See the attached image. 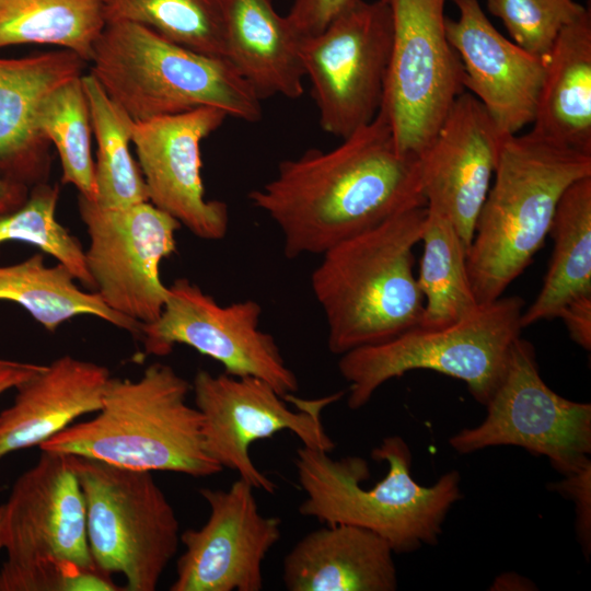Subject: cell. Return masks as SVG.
Returning a JSON list of instances; mask_svg holds the SVG:
<instances>
[{"label": "cell", "instance_id": "cell-1", "mask_svg": "<svg viewBox=\"0 0 591 591\" xmlns=\"http://www.w3.org/2000/svg\"><path fill=\"white\" fill-rule=\"evenodd\" d=\"M248 199L277 224L290 259L322 255L399 212L427 206L419 158L397 149L380 111L337 147L281 161L275 177Z\"/></svg>", "mask_w": 591, "mask_h": 591}, {"label": "cell", "instance_id": "cell-2", "mask_svg": "<svg viewBox=\"0 0 591 591\" xmlns=\"http://www.w3.org/2000/svg\"><path fill=\"white\" fill-rule=\"evenodd\" d=\"M427 206L399 212L322 254L311 288L334 355L390 340L420 325L424 296L414 274Z\"/></svg>", "mask_w": 591, "mask_h": 591}, {"label": "cell", "instance_id": "cell-3", "mask_svg": "<svg viewBox=\"0 0 591 591\" xmlns=\"http://www.w3.org/2000/svg\"><path fill=\"white\" fill-rule=\"evenodd\" d=\"M590 175L591 154L532 131L502 136L495 181L466 254L479 304L502 297L528 268L545 243L564 192Z\"/></svg>", "mask_w": 591, "mask_h": 591}, {"label": "cell", "instance_id": "cell-4", "mask_svg": "<svg viewBox=\"0 0 591 591\" xmlns=\"http://www.w3.org/2000/svg\"><path fill=\"white\" fill-rule=\"evenodd\" d=\"M387 464L386 476L371 488L367 461L360 456L334 460L328 452L302 445L297 450L298 483L305 494L299 506L303 517L318 522L349 524L383 537L394 554L434 545L451 507L461 498V476L453 470L431 486L412 475V451L399 436L385 437L371 452Z\"/></svg>", "mask_w": 591, "mask_h": 591}, {"label": "cell", "instance_id": "cell-5", "mask_svg": "<svg viewBox=\"0 0 591 591\" xmlns=\"http://www.w3.org/2000/svg\"><path fill=\"white\" fill-rule=\"evenodd\" d=\"M192 384L154 362L137 380L112 376L96 415L73 422L39 449L115 466L206 477L223 468L206 452L201 414L187 403Z\"/></svg>", "mask_w": 591, "mask_h": 591}, {"label": "cell", "instance_id": "cell-6", "mask_svg": "<svg viewBox=\"0 0 591 591\" xmlns=\"http://www.w3.org/2000/svg\"><path fill=\"white\" fill-rule=\"evenodd\" d=\"M91 73L135 123L215 107L255 123L262 100L224 57L173 43L131 22L106 23L94 44Z\"/></svg>", "mask_w": 591, "mask_h": 591}, {"label": "cell", "instance_id": "cell-7", "mask_svg": "<svg viewBox=\"0 0 591 591\" xmlns=\"http://www.w3.org/2000/svg\"><path fill=\"white\" fill-rule=\"evenodd\" d=\"M40 452L4 503L7 559L0 591H92L100 569L88 543L85 502L72 457Z\"/></svg>", "mask_w": 591, "mask_h": 591}, {"label": "cell", "instance_id": "cell-8", "mask_svg": "<svg viewBox=\"0 0 591 591\" xmlns=\"http://www.w3.org/2000/svg\"><path fill=\"white\" fill-rule=\"evenodd\" d=\"M523 309L522 298L500 297L448 326H418L340 355L338 370L349 383L348 407H363L381 385L413 370H432L459 379L478 403L486 405L520 337Z\"/></svg>", "mask_w": 591, "mask_h": 591}, {"label": "cell", "instance_id": "cell-9", "mask_svg": "<svg viewBox=\"0 0 591 591\" xmlns=\"http://www.w3.org/2000/svg\"><path fill=\"white\" fill-rule=\"evenodd\" d=\"M85 502L95 566L121 573L124 590L154 591L179 544L174 508L152 472L71 455Z\"/></svg>", "mask_w": 591, "mask_h": 591}, {"label": "cell", "instance_id": "cell-10", "mask_svg": "<svg viewBox=\"0 0 591 591\" xmlns=\"http://www.w3.org/2000/svg\"><path fill=\"white\" fill-rule=\"evenodd\" d=\"M393 36L382 112L397 149L420 158L464 92L461 59L445 33V0H383Z\"/></svg>", "mask_w": 591, "mask_h": 591}, {"label": "cell", "instance_id": "cell-11", "mask_svg": "<svg viewBox=\"0 0 591 591\" xmlns=\"http://www.w3.org/2000/svg\"><path fill=\"white\" fill-rule=\"evenodd\" d=\"M487 416L449 439L460 454L514 445L548 459L563 476L591 465V404L567 399L542 379L533 345L519 337Z\"/></svg>", "mask_w": 591, "mask_h": 591}, {"label": "cell", "instance_id": "cell-12", "mask_svg": "<svg viewBox=\"0 0 591 591\" xmlns=\"http://www.w3.org/2000/svg\"><path fill=\"white\" fill-rule=\"evenodd\" d=\"M393 36L383 0H357L321 33L302 37L301 59L322 130L344 139L380 111Z\"/></svg>", "mask_w": 591, "mask_h": 591}, {"label": "cell", "instance_id": "cell-13", "mask_svg": "<svg viewBox=\"0 0 591 591\" xmlns=\"http://www.w3.org/2000/svg\"><path fill=\"white\" fill-rule=\"evenodd\" d=\"M195 407L201 414V434L206 452L222 468L235 471L255 489L274 494L276 484L259 471L250 455V447L289 430L302 445L331 452L335 443L321 420L324 407L338 401L344 392L318 399L296 395L290 409L269 383L254 376L212 374L198 370L192 383Z\"/></svg>", "mask_w": 591, "mask_h": 591}, {"label": "cell", "instance_id": "cell-14", "mask_svg": "<svg viewBox=\"0 0 591 591\" xmlns=\"http://www.w3.org/2000/svg\"><path fill=\"white\" fill-rule=\"evenodd\" d=\"M260 304L252 299L228 305L187 278L169 286L159 317L141 324L146 355L166 356L177 344L207 356L234 376H254L269 383L282 397L294 395L299 381L269 334L259 328Z\"/></svg>", "mask_w": 591, "mask_h": 591}, {"label": "cell", "instance_id": "cell-15", "mask_svg": "<svg viewBox=\"0 0 591 591\" xmlns=\"http://www.w3.org/2000/svg\"><path fill=\"white\" fill-rule=\"evenodd\" d=\"M78 206L94 292L118 314L140 324L155 321L169 293L160 264L175 253L181 223L150 201L103 208L79 196Z\"/></svg>", "mask_w": 591, "mask_h": 591}, {"label": "cell", "instance_id": "cell-16", "mask_svg": "<svg viewBox=\"0 0 591 591\" xmlns=\"http://www.w3.org/2000/svg\"><path fill=\"white\" fill-rule=\"evenodd\" d=\"M255 488L239 478L228 489L200 488L210 513L181 533L184 553L171 591H260L263 564L281 537V520L260 513Z\"/></svg>", "mask_w": 591, "mask_h": 591}, {"label": "cell", "instance_id": "cell-17", "mask_svg": "<svg viewBox=\"0 0 591 591\" xmlns=\"http://www.w3.org/2000/svg\"><path fill=\"white\" fill-rule=\"evenodd\" d=\"M227 117L219 108L200 107L135 123L131 138L149 201L208 241L227 235L229 209L205 198L200 144Z\"/></svg>", "mask_w": 591, "mask_h": 591}, {"label": "cell", "instance_id": "cell-18", "mask_svg": "<svg viewBox=\"0 0 591 591\" xmlns=\"http://www.w3.org/2000/svg\"><path fill=\"white\" fill-rule=\"evenodd\" d=\"M502 136L483 104L463 92L419 158L427 206L451 220L467 251L491 186Z\"/></svg>", "mask_w": 591, "mask_h": 591}, {"label": "cell", "instance_id": "cell-19", "mask_svg": "<svg viewBox=\"0 0 591 591\" xmlns=\"http://www.w3.org/2000/svg\"><path fill=\"white\" fill-rule=\"evenodd\" d=\"M457 20L445 18L448 40L457 53L464 86L485 107L501 135L532 124L544 63L501 35L477 0H453Z\"/></svg>", "mask_w": 591, "mask_h": 591}, {"label": "cell", "instance_id": "cell-20", "mask_svg": "<svg viewBox=\"0 0 591 591\" xmlns=\"http://www.w3.org/2000/svg\"><path fill=\"white\" fill-rule=\"evenodd\" d=\"M86 61L68 49L0 58V177L28 186L47 182L50 142L36 117L43 100L81 77Z\"/></svg>", "mask_w": 591, "mask_h": 591}, {"label": "cell", "instance_id": "cell-21", "mask_svg": "<svg viewBox=\"0 0 591 591\" xmlns=\"http://www.w3.org/2000/svg\"><path fill=\"white\" fill-rule=\"evenodd\" d=\"M112 378L105 366L70 355L56 358L20 383L0 412V460L40 447L79 417L96 413Z\"/></svg>", "mask_w": 591, "mask_h": 591}, {"label": "cell", "instance_id": "cell-22", "mask_svg": "<svg viewBox=\"0 0 591 591\" xmlns=\"http://www.w3.org/2000/svg\"><path fill=\"white\" fill-rule=\"evenodd\" d=\"M390 544L349 524H325L305 534L283 559L289 591H394L397 571Z\"/></svg>", "mask_w": 591, "mask_h": 591}, {"label": "cell", "instance_id": "cell-23", "mask_svg": "<svg viewBox=\"0 0 591 591\" xmlns=\"http://www.w3.org/2000/svg\"><path fill=\"white\" fill-rule=\"evenodd\" d=\"M223 21L225 58L264 99H298L305 77L302 37L273 0H216Z\"/></svg>", "mask_w": 591, "mask_h": 591}, {"label": "cell", "instance_id": "cell-24", "mask_svg": "<svg viewBox=\"0 0 591 591\" xmlns=\"http://www.w3.org/2000/svg\"><path fill=\"white\" fill-rule=\"evenodd\" d=\"M532 132L591 154V14L587 9L566 25L542 58Z\"/></svg>", "mask_w": 591, "mask_h": 591}, {"label": "cell", "instance_id": "cell-25", "mask_svg": "<svg viewBox=\"0 0 591 591\" xmlns=\"http://www.w3.org/2000/svg\"><path fill=\"white\" fill-rule=\"evenodd\" d=\"M548 234L552 258L536 299L522 313L523 327L556 318L572 300L591 296V175L564 192Z\"/></svg>", "mask_w": 591, "mask_h": 591}, {"label": "cell", "instance_id": "cell-26", "mask_svg": "<svg viewBox=\"0 0 591 591\" xmlns=\"http://www.w3.org/2000/svg\"><path fill=\"white\" fill-rule=\"evenodd\" d=\"M61 264L46 266L43 253L0 266V301H10L28 312L46 331L79 315L101 318L137 338L141 324L109 309L96 292L80 289Z\"/></svg>", "mask_w": 591, "mask_h": 591}, {"label": "cell", "instance_id": "cell-27", "mask_svg": "<svg viewBox=\"0 0 591 591\" xmlns=\"http://www.w3.org/2000/svg\"><path fill=\"white\" fill-rule=\"evenodd\" d=\"M417 282L424 296L420 327L440 328L473 313L479 303L466 265L467 250L451 220L428 207Z\"/></svg>", "mask_w": 591, "mask_h": 591}, {"label": "cell", "instance_id": "cell-28", "mask_svg": "<svg viewBox=\"0 0 591 591\" xmlns=\"http://www.w3.org/2000/svg\"><path fill=\"white\" fill-rule=\"evenodd\" d=\"M105 25L102 0H0V48L54 45L89 62Z\"/></svg>", "mask_w": 591, "mask_h": 591}, {"label": "cell", "instance_id": "cell-29", "mask_svg": "<svg viewBox=\"0 0 591 591\" xmlns=\"http://www.w3.org/2000/svg\"><path fill=\"white\" fill-rule=\"evenodd\" d=\"M81 81L97 144L94 202L103 208H123L149 201L140 167L130 152L135 121L109 99L91 72Z\"/></svg>", "mask_w": 591, "mask_h": 591}, {"label": "cell", "instance_id": "cell-30", "mask_svg": "<svg viewBox=\"0 0 591 591\" xmlns=\"http://www.w3.org/2000/svg\"><path fill=\"white\" fill-rule=\"evenodd\" d=\"M106 23L131 22L201 54L225 58L216 0H102Z\"/></svg>", "mask_w": 591, "mask_h": 591}, {"label": "cell", "instance_id": "cell-31", "mask_svg": "<svg viewBox=\"0 0 591 591\" xmlns=\"http://www.w3.org/2000/svg\"><path fill=\"white\" fill-rule=\"evenodd\" d=\"M81 77L56 88L43 100L36 123L40 134L58 151L61 182L73 185L79 196L94 202L96 185L91 154L92 127Z\"/></svg>", "mask_w": 591, "mask_h": 591}, {"label": "cell", "instance_id": "cell-32", "mask_svg": "<svg viewBox=\"0 0 591 591\" xmlns=\"http://www.w3.org/2000/svg\"><path fill=\"white\" fill-rule=\"evenodd\" d=\"M59 186L48 182L30 189L26 201L0 216V244L16 241L38 247L63 265L84 287L94 289L81 242L56 218Z\"/></svg>", "mask_w": 591, "mask_h": 591}, {"label": "cell", "instance_id": "cell-33", "mask_svg": "<svg viewBox=\"0 0 591 591\" xmlns=\"http://www.w3.org/2000/svg\"><path fill=\"white\" fill-rule=\"evenodd\" d=\"M488 11L499 18L512 42L543 58L560 31L586 10L575 0H486Z\"/></svg>", "mask_w": 591, "mask_h": 591}, {"label": "cell", "instance_id": "cell-34", "mask_svg": "<svg viewBox=\"0 0 591 591\" xmlns=\"http://www.w3.org/2000/svg\"><path fill=\"white\" fill-rule=\"evenodd\" d=\"M357 0H293L286 15L301 36H312L321 33L339 14Z\"/></svg>", "mask_w": 591, "mask_h": 591}, {"label": "cell", "instance_id": "cell-35", "mask_svg": "<svg viewBox=\"0 0 591 591\" xmlns=\"http://www.w3.org/2000/svg\"><path fill=\"white\" fill-rule=\"evenodd\" d=\"M553 491H558L570 498L576 505V529L579 541L586 553L590 554L591 546V465L564 476L561 482L549 485Z\"/></svg>", "mask_w": 591, "mask_h": 591}, {"label": "cell", "instance_id": "cell-36", "mask_svg": "<svg viewBox=\"0 0 591 591\" xmlns=\"http://www.w3.org/2000/svg\"><path fill=\"white\" fill-rule=\"evenodd\" d=\"M570 338L586 350L591 349V296L580 297L566 304L559 313Z\"/></svg>", "mask_w": 591, "mask_h": 591}, {"label": "cell", "instance_id": "cell-37", "mask_svg": "<svg viewBox=\"0 0 591 591\" xmlns=\"http://www.w3.org/2000/svg\"><path fill=\"white\" fill-rule=\"evenodd\" d=\"M42 364L0 360V396L42 369Z\"/></svg>", "mask_w": 591, "mask_h": 591}, {"label": "cell", "instance_id": "cell-38", "mask_svg": "<svg viewBox=\"0 0 591 591\" xmlns=\"http://www.w3.org/2000/svg\"><path fill=\"white\" fill-rule=\"evenodd\" d=\"M30 189L24 184L0 177V216L21 207L26 201Z\"/></svg>", "mask_w": 591, "mask_h": 591}, {"label": "cell", "instance_id": "cell-39", "mask_svg": "<svg viewBox=\"0 0 591 591\" xmlns=\"http://www.w3.org/2000/svg\"><path fill=\"white\" fill-rule=\"evenodd\" d=\"M4 546V503L0 505V549Z\"/></svg>", "mask_w": 591, "mask_h": 591}, {"label": "cell", "instance_id": "cell-40", "mask_svg": "<svg viewBox=\"0 0 591 591\" xmlns=\"http://www.w3.org/2000/svg\"><path fill=\"white\" fill-rule=\"evenodd\" d=\"M0 360H2V359L0 358Z\"/></svg>", "mask_w": 591, "mask_h": 591}]
</instances>
